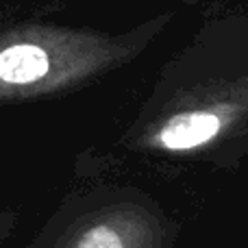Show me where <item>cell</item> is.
I'll return each instance as SVG.
<instances>
[{
	"label": "cell",
	"mask_w": 248,
	"mask_h": 248,
	"mask_svg": "<svg viewBox=\"0 0 248 248\" xmlns=\"http://www.w3.org/2000/svg\"><path fill=\"white\" fill-rule=\"evenodd\" d=\"M20 216L13 209H0V248L11 240V235L16 233Z\"/></svg>",
	"instance_id": "277c9868"
},
{
	"label": "cell",
	"mask_w": 248,
	"mask_h": 248,
	"mask_svg": "<svg viewBox=\"0 0 248 248\" xmlns=\"http://www.w3.org/2000/svg\"><path fill=\"white\" fill-rule=\"evenodd\" d=\"M248 155V77L242 68L185 65L159 81L107 155L90 153L77 172L140 163L157 170L235 172Z\"/></svg>",
	"instance_id": "6da1fadb"
},
{
	"label": "cell",
	"mask_w": 248,
	"mask_h": 248,
	"mask_svg": "<svg viewBox=\"0 0 248 248\" xmlns=\"http://www.w3.org/2000/svg\"><path fill=\"white\" fill-rule=\"evenodd\" d=\"M153 26L126 35L55 24L0 31V107L68 96L131 63Z\"/></svg>",
	"instance_id": "7a4b0ae2"
},
{
	"label": "cell",
	"mask_w": 248,
	"mask_h": 248,
	"mask_svg": "<svg viewBox=\"0 0 248 248\" xmlns=\"http://www.w3.org/2000/svg\"><path fill=\"white\" fill-rule=\"evenodd\" d=\"M24 248H176L181 222L155 194L107 174H78Z\"/></svg>",
	"instance_id": "3957f363"
}]
</instances>
